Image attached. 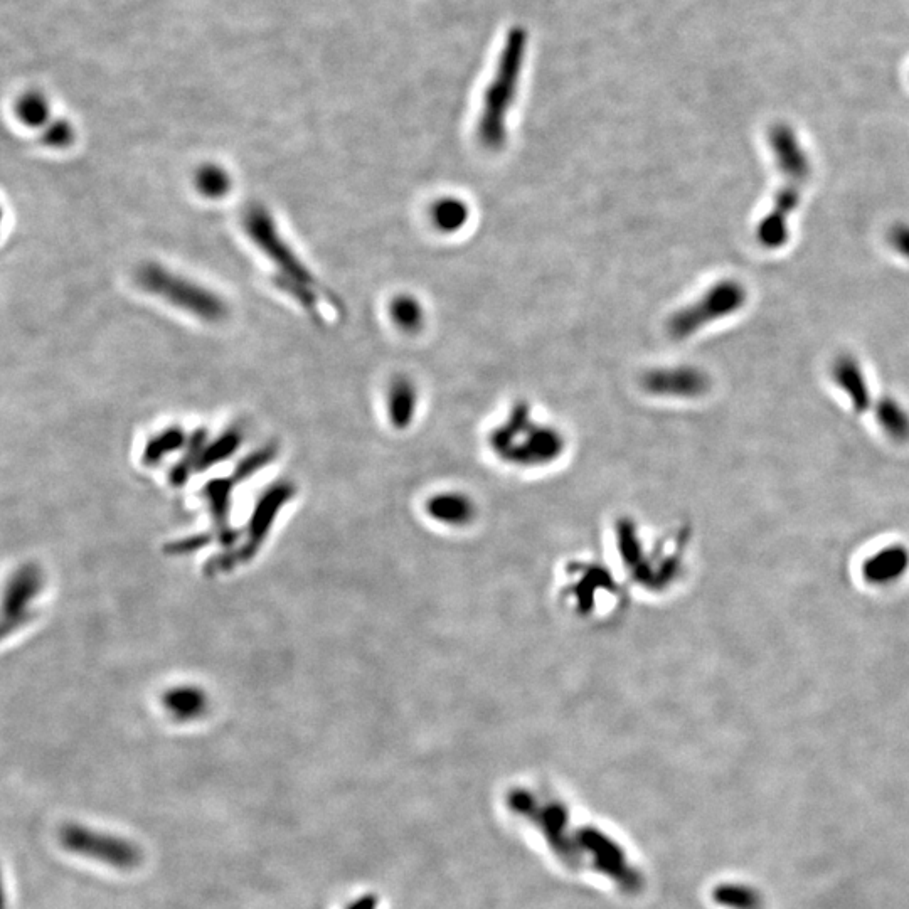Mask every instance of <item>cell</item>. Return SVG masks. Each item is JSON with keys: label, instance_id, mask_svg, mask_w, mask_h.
I'll return each mask as SVG.
<instances>
[{"label": "cell", "instance_id": "13", "mask_svg": "<svg viewBox=\"0 0 909 909\" xmlns=\"http://www.w3.org/2000/svg\"><path fill=\"white\" fill-rule=\"evenodd\" d=\"M713 901L726 909H763L765 898L750 884L723 883L713 889Z\"/></svg>", "mask_w": 909, "mask_h": 909}, {"label": "cell", "instance_id": "11", "mask_svg": "<svg viewBox=\"0 0 909 909\" xmlns=\"http://www.w3.org/2000/svg\"><path fill=\"white\" fill-rule=\"evenodd\" d=\"M472 500L465 494H438L430 497L426 509L428 516L436 522H442L445 526L463 527L470 524L474 516V507Z\"/></svg>", "mask_w": 909, "mask_h": 909}, {"label": "cell", "instance_id": "12", "mask_svg": "<svg viewBox=\"0 0 909 909\" xmlns=\"http://www.w3.org/2000/svg\"><path fill=\"white\" fill-rule=\"evenodd\" d=\"M418 406V391L408 378L394 379L388 391V411L394 425L403 428L410 425Z\"/></svg>", "mask_w": 909, "mask_h": 909}, {"label": "cell", "instance_id": "15", "mask_svg": "<svg viewBox=\"0 0 909 909\" xmlns=\"http://www.w3.org/2000/svg\"><path fill=\"white\" fill-rule=\"evenodd\" d=\"M876 416L879 425L883 426V430L891 438L899 442L909 438V415L898 401H894L893 398L879 399Z\"/></svg>", "mask_w": 909, "mask_h": 909}, {"label": "cell", "instance_id": "7", "mask_svg": "<svg viewBox=\"0 0 909 909\" xmlns=\"http://www.w3.org/2000/svg\"><path fill=\"white\" fill-rule=\"evenodd\" d=\"M59 842L66 851L93 861L130 871L139 866L144 854L139 846L117 835L91 830L85 825L68 824L59 830Z\"/></svg>", "mask_w": 909, "mask_h": 909}, {"label": "cell", "instance_id": "3", "mask_svg": "<svg viewBox=\"0 0 909 909\" xmlns=\"http://www.w3.org/2000/svg\"><path fill=\"white\" fill-rule=\"evenodd\" d=\"M524 58V34L511 32L500 56L494 78L482 100L477 133L485 149L500 150L507 142V118L514 107Z\"/></svg>", "mask_w": 909, "mask_h": 909}, {"label": "cell", "instance_id": "22", "mask_svg": "<svg viewBox=\"0 0 909 909\" xmlns=\"http://www.w3.org/2000/svg\"><path fill=\"white\" fill-rule=\"evenodd\" d=\"M889 245L899 255L909 260V224H896L889 231Z\"/></svg>", "mask_w": 909, "mask_h": 909}, {"label": "cell", "instance_id": "21", "mask_svg": "<svg viewBox=\"0 0 909 909\" xmlns=\"http://www.w3.org/2000/svg\"><path fill=\"white\" fill-rule=\"evenodd\" d=\"M71 140H73V130L66 123H56V125L49 128L48 132L44 133L43 137L44 144L54 147V149L68 147L71 144Z\"/></svg>", "mask_w": 909, "mask_h": 909}, {"label": "cell", "instance_id": "1", "mask_svg": "<svg viewBox=\"0 0 909 909\" xmlns=\"http://www.w3.org/2000/svg\"><path fill=\"white\" fill-rule=\"evenodd\" d=\"M770 145L777 160L778 171L783 176V186L775 194L770 213L758 224L756 240L766 250L773 251L787 245L790 234L788 219L797 211L803 187L812 174V165L797 133L787 123H777L771 127Z\"/></svg>", "mask_w": 909, "mask_h": 909}, {"label": "cell", "instance_id": "9", "mask_svg": "<svg viewBox=\"0 0 909 909\" xmlns=\"http://www.w3.org/2000/svg\"><path fill=\"white\" fill-rule=\"evenodd\" d=\"M644 386L649 393L657 396L697 398L706 393L711 381L709 376L697 367H660L645 374Z\"/></svg>", "mask_w": 909, "mask_h": 909}, {"label": "cell", "instance_id": "17", "mask_svg": "<svg viewBox=\"0 0 909 909\" xmlns=\"http://www.w3.org/2000/svg\"><path fill=\"white\" fill-rule=\"evenodd\" d=\"M391 317L403 332H418L425 322L421 303L410 295H401L391 303Z\"/></svg>", "mask_w": 909, "mask_h": 909}, {"label": "cell", "instance_id": "20", "mask_svg": "<svg viewBox=\"0 0 909 909\" xmlns=\"http://www.w3.org/2000/svg\"><path fill=\"white\" fill-rule=\"evenodd\" d=\"M19 118L29 127H39L48 118V107L41 98L27 96L19 105Z\"/></svg>", "mask_w": 909, "mask_h": 909}, {"label": "cell", "instance_id": "2", "mask_svg": "<svg viewBox=\"0 0 909 909\" xmlns=\"http://www.w3.org/2000/svg\"><path fill=\"white\" fill-rule=\"evenodd\" d=\"M566 440L563 433L548 423L534 420L531 408L522 404L512 410L490 433V448L495 457L509 467L541 468L563 455Z\"/></svg>", "mask_w": 909, "mask_h": 909}, {"label": "cell", "instance_id": "14", "mask_svg": "<svg viewBox=\"0 0 909 909\" xmlns=\"http://www.w3.org/2000/svg\"><path fill=\"white\" fill-rule=\"evenodd\" d=\"M431 218H433L436 228L443 233H455V231L465 228V224L470 218V209L462 199L443 197L433 206Z\"/></svg>", "mask_w": 909, "mask_h": 909}, {"label": "cell", "instance_id": "8", "mask_svg": "<svg viewBox=\"0 0 909 909\" xmlns=\"http://www.w3.org/2000/svg\"><path fill=\"white\" fill-rule=\"evenodd\" d=\"M243 226L248 238L260 248L261 253H265L282 270L280 273L295 278L298 282L309 283L312 287L317 285V280L309 268L303 265L292 248L287 245V241L280 236L272 214L265 208L261 206L248 208L243 218Z\"/></svg>", "mask_w": 909, "mask_h": 909}, {"label": "cell", "instance_id": "18", "mask_svg": "<svg viewBox=\"0 0 909 909\" xmlns=\"http://www.w3.org/2000/svg\"><path fill=\"white\" fill-rule=\"evenodd\" d=\"M906 559L908 558L899 549L883 551L872 558L867 566V575L874 578V581L894 580L901 575V571H904Z\"/></svg>", "mask_w": 909, "mask_h": 909}, {"label": "cell", "instance_id": "19", "mask_svg": "<svg viewBox=\"0 0 909 909\" xmlns=\"http://www.w3.org/2000/svg\"><path fill=\"white\" fill-rule=\"evenodd\" d=\"M197 191L209 199H219L231 189V179L218 165H204L196 174Z\"/></svg>", "mask_w": 909, "mask_h": 909}, {"label": "cell", "instance_id": "5", "mask_svg": "<svg viewBox=\"0 0 909 909\" xmlns=\"http://www.w3.org/2000/svg\"><path fill=\"white\" fill-rule=\"evenodd\" d=\"M137 282L145 292L162 298L187 314L196 315L197 319L219 322L228 315V307L219 295L162 266H142Z\"/></svg>", "mask_w": 909, "mask_h": 909}, {"label": "cell", "instance_id": "6", "mask_svg": "<svg viewBox=\"0 0 909 909\" xmlns=\"http://www.w3.org/2000/svg\"><path fill=\"white\" fill-rule=\"evenodd\" d=\"M746 298V288L736 280L716 283L702 297L672 315L667 322V332L676 341L689 339L707 325L743 309Z\"/></svg>", "mask_w": 909, "mask_h": 909}, {"label": "cell", "instance_id": "16", "mask_svg": "<svg viewBox=\"0 0 909 909\" xmlns=\"http://www.w3.org/2000/svg\"><path fill=\"white\" fill-rule=\"evenodd\" d=\"M273 283L277 285L282 292L287 293L293 300L300 303L305 312H309L315 320H322V314L319 309V298L315 295L314 287L309 283L298 282L295 278L287 277L283 273H277L273 277Z\"/></svg>", "mask_w": 909, "mask_h": 909}, {"label": "cell", "instance_id": "23", "mask_svg": "<svg viewBox=\"0 0 909 909\" xmlns=\"http://www.w3.org/2000/svg\"><path fill=\"white\" fill-rule=\"evenodd\" d=\"M371 908H373V906H367V901H364V904H359V906H356V908H352V909H371Z\"/></svg>", "mask_w": 909, "mask_h": 909}, {"label": "cell", "instance_id": "4", "mask_svg": "<svg viewBox=\"0 0 909 909\" xmlns=\"http://www.w3.org/2000/svg\"><path fill=\"white\" fill-rule=\"evenodd\" d=\"M561 598L578 617L603 618L622 603L615 578L596 561L571 564L564 569Z\"/></svg>", "mask_w": 909, "mask_h": 909}, {"label": "cell", "instance_id": "10", "mask_svg": "<svg viewBox=\"0 0 909 909\" xmlns=\"http://www.w3.org/2000/svg\"><path fill=\"white\" fill-rule=\"evenodd\" d=\"M830 371H832L834 383L846 393L847 399L851 401L852 408L857 413H866L871 406V393H869L866 376L862 373L856 357L842 354L835 359Z\"/></svg>", "mask_w": 909, "mask_h": 909}]
</instances>
